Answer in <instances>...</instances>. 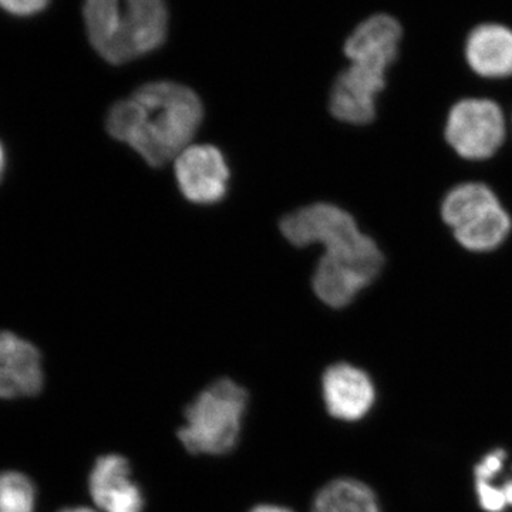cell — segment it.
Returning <instances> with one entry per match:
<instances>
[{
  "instance_id": "1",
  "label": "cell",
  "mask_w": 512,
  "mask_h": 512,
  "mask_svg": "<svg viewBox=\"0 0 512 512\" xmlns=\"http://www.w3.org/2000/svg\"><path fill=\"white\" fill-rule=\"evenodd\" d=\"M284 237L295 247L319 244L323 255L312 278L313 292L329 308L343 309L375 284L386 268V255L365 234L350 212L328 202L286 215Z\"/></svg>"
},
{
  "instance_id": "2",
  "label": "cell",
  "mask_w": 512,
  "mask_h": 512,
  "mask_svg": "<svg viewBox=\"0 0 512 512\" xmlns=\"http://www.w3.org/2000/svg\"><path fill=\"white\" fill-rule=\"evenodd\" d=\"M202 117L197 93L183 84L153 82L111 107L107 130L151 167H161L191 146Z\"/></svg>"
},
{
  "instance_id": "3",
  "label": "cell",
  "mask_w": 512,
  "mask_h": 512,
  "mask_svg": "<svg viewBox=\"0 0 512 512\" xmlns=\"http://www.w3.org/2000/svg\"><path fill=\"white\" fill-rule=\"evenodd\" d=\"M404 29L389 13H375L359 23L343 42L348 66L330 87V114L349 126H367L387 92L390 73L402 55Z\"/></svg>"
},
{
  "instance_id": "4",
  "label": "cell",
  "mask_w": 512,
  "mask_h": 512,
  "mask_svg": "<svg viewBox=\"0 0 512 512\" xmlns=\"http://www.w3.org/2000/svg\"><path fill=\"white\" fill-rule=\"evenodd\" d=\"M440 218L464 251L488 254L503 247L512 217L497 192L480 181L454 185L444 194Z\"/></svg>"
},
{
  "instance_id": "5",
  "label": "cell",
  "mask_w": 512,
  "mask_h": 512,
  "mask_svg": "<svg viewBox=\"0 0 512 512\" xmlns=\"http://www.w3.org/2000/svg\"><path fill=\"white\" fill-rule=\"evenodd\" d=\"M248 393L229 379L212 383L187 407L185 426L178 430L191 454L222 456L235 446L247 410Z\"/></svg>"
},
{
  "instance_id": "6",
  "label": "cell",
  "mask_w": 512,
  "mask_h": 512,
  "mask_svg": "<svg viewBox=\"0 0 512 512\" xmlns=\"http://www.w3.org/2000/svg\"><path fill=\"white\" fill-rule=\"evenodd\" d=\"M505 137L504 111L495 100L463 97L448 109L444 138L448 147L463 160H490L503 147Z\"/></svg>"
},
{
  "instance_id": "7",
  "label": "cell",
  "mask_w": 512,
  "mask_h": 512,
  "mask_svg": "<svg viewBox=\"0 0 512 512\" xmlns=\"http://www.w3.org/2000/svg\"><path fill=\"white\" fill-rule=\"evenodd\" d=\"M174 161L178 187L188 201L212 205L227 195L229 168L217 147L195 144Z\"/></svg>"
},
{
  "instance_id": "8",
  "label": "cell",
  "mask_w": 512,
  "mask_h": 512,
  "mask_svg": "<svg viewBox=\"0 0 512 512\" xmlns=\"http://www.w3.org/2000/svg\"><path fill=\"white\" fill-rule=\"evenodd\" d=\"M468 70L484 82L512 79V29L504 23L485 22L470 30L464 42Z\"/></svg>"
},
{
  "instance_id": "9",
  "label": "cell",
  "mask_w": 512,
  "mask_h": 512,
  "mask_svg": "<svg viewBox=\"0 0 512 512\" xmlns=\"http://www.w3.org/2000/svg\"><path fill=\"white\" fill-rule=\"evenodd\" d=\"M322 392L330 416L343 421L362 420L376 400L372 379L349 363H336L326 369Z\"/></svg>"
},
{
  "instance_id": "10",
  "label": "cell",
  "mask_w": 512,
  "mask_h": 512,
  "mask_svg": "<svg viewBox=\"0 0 512 512\" xmlns=\"http://www.w3.org/2000/svg\"><path fill=\"white\" fill-rule=\"evenodd\" d=\"M167 26L164 0H123L120 64L148 55L163 45Z\"/></svg>"
},
{
  "instance_id": "11",
  "label": "cell",
  "mask_w": 512,
  "mask_h": 512,
  "mask_svg": "<svg viewBox=\"0 0 512 512\" xmlns=\"http://www.w3.org/2000/svg\"><path fill=\"white\" fill-rule=\"evenodd\" d=\"M90 495L103 512H143L141 488L131 478L127 458L107 454L94 464L90 474Z\"/></svg>"
},
{
  "instance_id": "12",
  "label": "cell",
  "mask_w": 512,
  "mask_h": 512,
  "mask_svg": "<svg viewBox=\"0 0 512 512\" xmlns=\"http://www.w3.org/2000/svg\"><path fill=\"white\" fill-rule=\"evenodd\" d=\"M43 387L39 350L10 332H0V399L35 396Z\"/></svg>"
},
{
  "instance_id": "13",
  "label": "cell",
  "mask_w": 512,
  "mask_h": 512,
  "mask_svg": "<svg viewBox=\"0 0 512 512\" xmlns=\"http://www.w3.org/2000/svg\"><path fill=\"white\" fill-rule=\"evenodd\" d=\"M84 22L94 50L107 62L119 64L123 0H86Z\"/></svg>"
},
{
  "instance_id": "14",
  "label": "cell",
  "mask_w": 512,
  "mask_h": 512,
  "mask_svg": "<svg viewBox=\"0 0 512 512\" xmlns=\"http://www.w3.org/2000/svg\"><path fill=\"white\" fill-rule=\"evenodd\" d=\"M507 453L491 451L474 468L478 503L485 512H505L512 507V466L507 470Z\"/></svg>"
},
{
  "instance_id": "15",
  "label": "cell",
  "mask_w": 512,
  "mask_h": 512,
  "mask_svg": "<svg viewBox=\"0 0 512 512\" xmlns=\"http://www.w3.org/2000/svg\"><path fill=\"white\" fill-rule=\"evenodd\" d=\"M312 512H382L375 493L353 478H339L316 495Z\"/></svg>"
},
{
  "instance_id": "16",
  "label": "cell",
  "mask_w": 512,
  "mask_h": 512,
  "mask_svg": "<svg viewBox=\"0 0 512 512\" xmlns=\"http://www.w3.org/2000/svg\"><path fill=\"white\" fill-rule=\"evenodd\" d=\"M35 485L16 471L0 474V512H35Z\"/></svg>"
},
{
  "instance_id": "17",
  "label": "cell",
  "mask_w": 512,
  "mask_h": 512,
  "mask_svg": "<svg viewBox=\"0 0 512 512\" xmlns=\"http://www.w3.org/2000/svg\"><path fill=\"white\" fill-rule=\"evenodd\" d=\"M49 2L50 0H0V8L10 15L28 18L46 9Z\"/></svg>"
},
{
  "instance_id": "18",
  "label": "cell",
  "mask_w": 512,
  "mask_h": 512,
  "mask_svg": "<svg viewBox=\"0 0 512 512\" xmlns=\"http://www.w3.org/2000/svg\"><path fill=\"white\" fill-rule=\"evenodd\" d=\"M249 512H292L288 508L278 507V505H259Z\"/></svg>"
},
{
  "instance_id": "19",
  "label": "cell",
  "mask_w": 512,
  "mask_h": 512,
  "mask_svg": "<svg viewBox=\"0 0 512 512\" xmlns=\"http://www.w3.org/2000/svg\"><path fill=\"white\" fill-rule=\"evenodd\" d=\"M6 167V154L5 148H3L2 143H0V180H2V175L5 173Z\"/></svg>"
},
{
  "instance_id": "20",
  "label": "cell",
  "mask_w": 512,
  "mask_h": 512,
  "mask_svg": "<svg viewBox=\"0 0 512 512\" xmlns=\"http://www.w3.org/2000/svg\"><path fill=\"white\" fill-rule=\"evenodd\" d=\"M59 512H97L92 510V508H66V510H62Z\"/></svg>"
}]
</instances>
